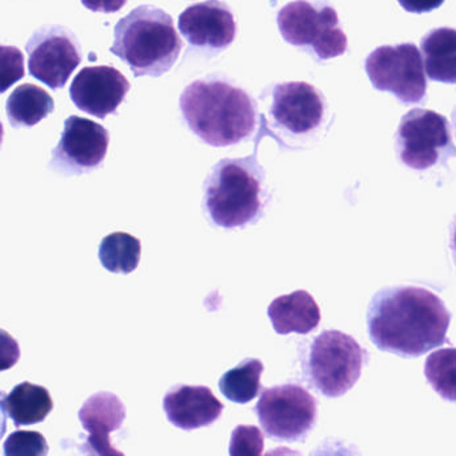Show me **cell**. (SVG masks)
<instances>
[{"mask_svg":"<svg viewBox=\"0 0 456 456\" xmlns=\"http://www.w3.org/2000/svg\"><path fill=\"white\" fill-rule=\"evenodd\" d=\"M263 175L256 155L214 166L205 183V208L211 221L224 228L254 224L263 210Z\"/></svg>","mask_w":456,"mask_h":456,"instance_id":"cell-4","label":"cell"},{"mask_svg":"<svg viewBox=\"0 0 456 456\" xmlns=\"http://www.w3.org/2000/svg\"><path fill=\"white\" fill-rule=\"evenodd\" d=\"M130 87L125 75L114 67H86L75 77L69 95L80 111L104 119L117 112Z\"/></svg>","mask_w":456,"mask_h":456,"instance_id":"cell-13","label":"cell"},{"mask_svg":"<svg viewBox=\"0 0 456 456\" xmlns=\"http://www.w3.org/2000/svg\"><path fill=\"white\" fill-rule=\"evenodd\" d=\"M3 134H4V130H3V125L0 123V146H2Z\"/></svg>","mask_w":456,"mask_h":456,"instance_id":"cell-33","label":"cell"},{"mask_svg":"<svg viewBox=\"0 0 456 456\" xmlns=\"http://www.w3.org/2000/svg\"><path fill=\"white\" fill-rule=\"evenodd\" d=\"M369 353L345 332L330 330L311 342L305 361L308 382L329 398H339L358 382Z\"/></svg>","mask_w":456,"mask_h":456,"instance_id":"cell-5","label":"cell"},{"mask_svg":"<svg viewBox=\"0 0 456 456\" xmlns=\"http://www.w3.org/2000/svg\"><path fill=\"white\" fill-rule=\"evenodd\" d=\"M83 428L88 433L86 450L91 456H125L118 452L110 434L119 430L126 419V407L115 394L98 393L88 398L79 411Z\"/></svg>","mask_w":456,"mask_h":456,"instance_id":"cell-16","label":"cell"},{"mask_svg":"<svg viewBox=\"0 0 456 456\" xmlns=\"http://www.w3.org/2000/svg\"><path fill=\"white\" fill-rule=\"evenodd\" d=\"M265 366L259 359H244L219 380L222 394L233 403L246 404L259 396Z\"/></svg>","mask_w":456,"mask_h":456,"instance_id":"cell-21","label":"cell"},{"mask_svg":"<svg viewBox=\"0 0 456 456\" xmlns=\"http://www.w3.org/2000/svg\"><path fill=\"white\" fill-rule=\"evenodd\" d=\"M178 27L192 45L218 51L232 45L238 29L233 13L219 0L190 5L179 16Z\"/></svg>","mask_w":456,"mask_h":456,"instance_id":"cell-14","label":"cell"},{"mask_svg":"<svg viewBox=\"0 0 456 456\" xmlns=\"http://www.w3.org/2000/svg\"><path fill=\"white\" fill-rule=\"evenodd\" d=\"M265 450V436L255 426L240 425L231 434L230 456H262Z\"/></svg>","mask_w":456,"mask_h":456,"instance_id":"cell-25","label":"cell"},{"mask_svg":"<svg viewBox=\"0 0 456 456\" xmlns=\"http://www.w3.org/2000/svg\"><path fill=\"white\" fill-rule=\"evenodd\" d=\"M24 77V55L19 48L0 45V94Z\"/></svg>","mask_w":456,"mask_h":456,"instance_id":"cell-26","label":"cell"},{"mask_svg":"<svg viewBox=\"0 0 456 456\" xmlns=\"http://www.w3.org/2000/svg\"><path fill=\"white\" fill-rule=\"evenodd\" d=\"M179 104L190 130L210 146L240 143L256 127L251 96L224 80H195L184 88Z\"/></svg>","mask_w":456,"mask_h":456,"instance_id":"cell-2","label":"cell"},{"mask_svg":"<svg viewBox=\"0 0 456 456\" xmlns=\"http://www.w3.org/2000/svg\"><path fill=\"white\" fill-rule=\"evenodd\" d=\"M310 456H362L354 446H348L342 441H326Z\"/></svg>","mask_w":456,"mask_h":456,"instance_id":"cell-28","label":"cell"},{"mask_svg":"<svg viewBox=\"0 0 456 456\" xmlns=\"http://www.w3.org/2000/svg\"><path fill=\"white\" fill-rule=\"evenodd\" d=\"M29 74L53 90L64 87L82 61L74 35L61 27H45L27 43Z\"/></svg>","mask_w":456,"mask_h":456,"instance_id":"cell-10","label":"cell"},{"mask_svg":"<svg viewBox=\"0 0 456 456\" xmlns=\"http://www.w3.org/2000/svg\"><path fill=\"white\" fill-rule=\"evenodd\" d=\"M20 358L18 342L4 330L0 329V372L15 366Z\"/></svg>","mask_w":456,"mask_h":456,"instance_id":"cell-27","label":"cell"},{"mask_svg":"<svg viewBox=\"0 0 456 456\" xmlns=\"http://www.w3.org/2000/svg\"><path fill=\"white\" fill-rule=\"evenodd\" d=\"M268 318L279 335L310 334L321 323V310L305 289L276 297L268 307Z\"/></svg>","mask_w":456,"mask_h":456,"instance_id":"cell-17","label":"cell"},{"mask_svg":"<svg viewBox=\"0 0 456 456\" xmlns=\"http://www.w3.org/2000/svg\"><path fill=\"white\" fill-rule=\"evenodd\" d=\"M425 377L444 401L456 403V348H442L428 356Z\"/></svg>","mask_w":456,"mask_h":456,"instance_id":"cell-23","label":"cell"},{"mask_svg":"<svg viewBox=\"0 0 456 456\" xmlns=\"http://www.w3.org/2000/svg\"><path fill=\"white\" fill-rule=\"evenodd\" d=\"M450 246H452V254H454V259L456 263V219L452 226V235H450Z\"/></svg>","mask_w":456,"mask_h":456,"instance_id":"cell-32","label":"cell"},{"mask_svg":"<svg viewBox=\"0 0 456 456\" xmlns=\"http://www.w3.org/2000/svg\"><path fill=\"white\" fill-rule=\"evenodd\" d=\"M364 69L374 88L393 94L402 103L419 104L425 101V64L412 43L377 48L367 56Z\"/></svg>","mask_w":456,"mask_h":456,"instance_id":"cell-8","label":"cell"},{"mask_svg":"<svg viewBox=\"0 0 456 456\" xmlns=\"http://www.w3.org/2000/svg\"><path fill=\"white\" fill-rule=\"evenodd\" d=\"M324 111L323 96L308 83H281L273 87L270 114L286 133L295 136L314 133L323 123Z\"/></svg>","mask_w":456,"mask_h":456,"instance_id":"cell-12","label":"cell"},{"mask_svg":"<svg viewBox=\"0 0 456 456\" xmlns=\"http://www.w3.org/2000/svg\"><path fill=\"white\" fill-rule=\"evenodd\" d=\"M87 10L94 12H118L125 7L127 0H80Z\"/></svg>","mask_w":456,"mask_h":456,"instance_id":"cell-29","label":"cell"},{"mask_svg":"<svg viewBox=\"0 0 456 456\" xmlns=\"http://www.w3.org/2000/svg\"><path fill=\"white\" fill-rule=\"evenodd\" d=\"M450 323L452 314L444 300L422 287H386L374 295L367 311L372 343L402 358H419L450 343Z\"/></svg>","mask_w":456,"mask_h":456,"instance_id":"cell-1","label":"cell"},{"mask_svg":"<svg viewBox=\"0 0 456 456\" xmlns=\"http://www.w3.org/2000/svg\"><path fill=\"white\" fill-rule=\"evenodd\" d=\"M452 144V130L444 115L414 109L402 118L396 133V151L407 167L418 171L434 167Z\"/></svg>","mask_w":456,"mask_h":456,"instance_id":"cell-9","label":"cell"},{"mask_svg":"<svg viewBox=\"0 0 456 456\" xmlns=\"http://www.w3.org/2000/svg\"><path fill=\"white\" fill-rule=\"evenodd\" d=\"M7 117L15 128L32 127L55 109L53 96L35 85L19 86L7 101Z\"/></svg>","mask_w":456,"mask_h":456,"instance_id":"cell-20","label":"cell"},{"mask_svg":"<svg viewBox=\"0 0 456 456\" xmlns=\"http://www.w3.org/2000/svg\"><path fill=\"white\" fill-rule=\"evenodd\" d=\"M420 47L428 77L436 82L456 85V29H431L423 37Z\"/></svg>","mask_w":456,"mask_h":456,"instance_id":"cell-18","label":"cell"},{"mask_svg":"<svg viewBox=\"0 0 456 456\" xmlns=\"http://www.w3.org/2000/svg\"><path fill=\"white\" fill-rule=\"evenodd\" d=\"M142 246L139 239L127 232L107 235L99 247V259L110 273H133L141 262Z\"/></svg>","mask_w":456,"mask_h":456,"instance_id":"cell-22","label":"cell"},{"mask_svg":"<svg viewBox=\"0 0 456 456\" xmlns=\"http://www.w3.org/2000/svg\"><path fill=\"white\" fill-rule=\"evenodd\" d=\"M182 43L173 18L154 5H141L118 21L111 53L139 77H162L181 55Z\"/></svg>","mask_w":456,"mask_h":456,"instance_id":"cell-3","label":"cell"},{"mask_svg":"<svg viewBox=\"0 0 456 456\" xmlns=\"http://www.w3.org/2000/svg\"><path fill=\"white\" fill-rule=\"evenodd\" d=\"M402 7L409 12H431L444 4V0H398Z\"/></svg>","mask_w":456,"mask_h":456,"instance_id":"cell-30","label":"cell"},{"mask_svg":"<svg viewBox=\"0 0 456 456\" xmlns=\"http://www.w3.org/2000/svg\"><path fill=\"white\" fill-rule=\"evenodd\" d=\"M455 130H456V112L454 114Z\"/></svg>","mask_w":456,"mask_h":456,"instance_id":"cell-34","label":"cell"},{"mask_svg":"<svg viewBox=\"0 0 456 456\" xmlns=\"http://www.w3.org/2000/svg\"><path fill=\"white\" fill-rule=\"evenodd\" d=\"M224 403L203 386H175L163 398V410L171 425L191 431L208 428L224 412Z\"/></svg>","mask_w":456,"mask_h":456,"instance_id":"cell-15","label":"cell"},{"mask_svg":"<svg viewBox=\"0 0 456 456\" xmlns=\"http://www.w3.org/2000/svg\"><path fill=\"white\" fill-rule=\"evenodd\" d=\"M4 456H47L48 444L37 431H15L3 444Z\"/></svg>","mask_w":456,"mask_h":456,"instance_id":"cell-24","label":"cell"},{"mask_svg":"<svg viewBox=\"0 0 456 456\" xmlns=\"http://www.w3.org/2000/svg\"><path fill=\"white\" fill-rule=\"evenodd\" d=\"M109 143V131L103 126L86 118H67L61 142L53 151V165L71 174L93 170L103 162Z\"/></svg>","mask_w":456,"mask_h":456,"instance_id":"cell-11","label":"cell"},{"mask_svg":"<svg viewBox=\"0 0 456 456\" xmlns=\"http://www.w3.org/2000/svg\"><path fill=\"white\" fill-rule=\"evenodd\" d=\"M278 26L287 43L311 51L319 61L337 58L347 51V37L331 5L321 3L318 7L307 0L289 3L279 11Z\"/></svg>","mask_w":456,"mask_h":456,"instance_id":"cell-6","label":"cell"},{"mask_svg":"<svg viewBox=\"0 0 456 456\" xmlns=\"http://www.w3.org/2000/svg\"><path fill=\"white\" fill-rule=\"evenodd\" d=\"M0 407L20 428L43 422L53 411V402L47 388L24 382L4 396Z\"/></svg>","mask_w":456,"mask_h":456,"instance_id":"cell-19","label":"cell"},{"mask_svg":"<svg viewBox=\"0 0 456 456\" xmlns=\"http://www.w3.org/2000/svg\"><path fill=\"white\" fill-rule=\"evenodd\" d=\"M254 410L267 436L279 442H305L318 419V401L292 383L263 391Z\"/></svg>","mask_w":456,"mask_h":456,"instance_id":"cell-7","label":"cell"},{"mask_svg":"<svg viewBox=\"0 0 456 456\" xmlns=\"http://www.w3.org/2000/svg\"><path fill=\"white\" fill-rule=\"evenodd\" d=\"M265 456H303L297 450L287 449V447H279V449L273 450L267 452Z\"/></svg>","mask_w":456,"mask_h":456,"instance_id":"cell-31","label":"cell"}]
</instances>
